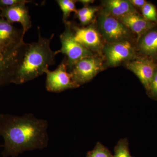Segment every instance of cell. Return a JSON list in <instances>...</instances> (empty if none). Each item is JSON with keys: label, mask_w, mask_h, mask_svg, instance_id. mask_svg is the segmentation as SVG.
Instances as JSON below:
<instances>
[{"label": "cell", "mask_w": 157, "mask_h": 157, "mask_svg": "<svg viewBox=\"0 0 157 157\" xmlns=\"http://www.w3.org/2000/svg\"><path fill=\"white\" fill-rule=\"evenodd\" d=\"M23 30L18 29L13 24L0 17V45L6 46L18 44L24 40Z\"/></svg>", "instance_id": "14"}, {"label": "cell", "mask_w": 157, "mask_h": 157, "mask_svg": "<svg viewBox=\"0 0 157 157\" xmlns=\"http://www.w3.org/2000/svg\"><path fill=\"white\" fill-rule=\"evenodd\" d=\"M103 50L107 65L110 67H116L136 58L135 48L129 41L108 44Z\"/></svg>", "instance_id": "7"}, {"label": "cell", "mask_w": 157, "mask_h": 157, "mask_svg": "<svg viewBox=\"0 0 157 157\" xmlns=\"http://www.w3.org/2000/svg\"><path fill=\"white\" fill-rule=\"evenodd\" d=\"M104 14L116 18H120L130 13L137 11L130 1L127 0H108L104 1Z\"/></svg>", "instance_id": "15"}, {"label": "cell", "mask_w": 157, "mask_h": 157, "mask_svg": "<svg viewBox=\"0 0 157 157\" xmlns=\"http://www.w3.org/2000/svg\"><path fill=\"white\" fill-rule=\"evenodd\" d=\"M100 33L108 44L129 41L132 32L117 18L102 13L99 19Z\"/></svg>", "instance_id": "4"}, {"label": "cell", "mask_w": 157, "mask_h": 157, "mask_svg": "<svg viewBox=\"0 0 157 157\" xmlns=\"http://www.w3.org/2000/svg\"><path fill=\"white\" fill-rule=\"evenodd\" d=\"M141 11L144 18L157 25V10L153 4L147 2Z\"/></svg>", "instance_id": "17"}, {"label": "cell", "mask_w": 157, "mask_h": 157, "mask_svg": "<svg viewBox=\"0 0 157 157\" xmlns=\"http://www.w3.org/2000/svg\"><path fill=\"white\" fill-rule=\"evenodd\" d=\"M39 40L29 44L24 56L12 81V83L20 85L35 79L45 73L50 66L55 63L57 53L51 49L50 42L54 34L49 39L43 38L40 28Z\"/></svg>", "instance_id": "2"}, {"label": "cell", "mask_w": 157, "mask_h": 157, "mask_svg": "<svg viewBox=\"0 0 157 157\" xmlns=\"http://www.w3.org/2000/svg\"><path fill=\"white\" fill-rule=\"evenodd\" d=\"M114 154L113 157H133L130 154L128 141L127 138L121 139L114 149Z\"/></svg>", "instance_id": "18"}, {"label": "cell", "mask_w": 157, "mask_h": 157, "mask_svg": "<svg viewBox=\"0 0 157 157\" xmlns=\"http://www.w3.org/2000/svg\"><path fill=\"white\" fill-rule=\"evenodd\" d=\"M102 68V59L94 55L76 62L70 70V73L73 81L80 86L92 80Z\"/></svg>", "instance_id": "5"}, {"label": "cell", "mask_w": 157, "mask_h": 157, "mask_svg": "<svg viewBox=\"0 0 157 157\" xmlns=\"http://www.w3.org/2000/svg\"><path fill=\"white\" fill-rule=\"evenodd\" d=\"M140 56L157 61V26L147 32L137 41Z\"/></svg>", "instance_id": "13"}, {"label": "cell", "mask_w": 157, "mask_h": 157, "mask_svg": "<svg viewBox=\"0 0 157 157\" xmlns=\"http://www.w3.org/2000/svg\"><path fill=\"white\" fill-rule=\"evenodd\" d=\"M129 1L135 9L137 8L140 10L147 2V1L145 0H129Z\"/></svg>", "instance_id": "23"}, {"label": "cell", "mask_w": 157, "mask_h": 157, "mask_svg": "<svg viewBox=\"0 0 157 157\" xmlns=\"http://www.w3.org/2000/svg\"><path fill=\"white\" fill-rule=\"evenodd\" d=\"M79 2L82 3L85 6H88L89 4L94 2V1H91V0H80L78 1Z\"/></svg>", "instance_id": "24"}, {"label": "cell", "mask_w": 157, "mask_h": 157, "mask_svg": "<svg viewBox=\"0 0 157 157\" xmlns=\"http://www.w3.org/2000/svg\"><path fill=\"white\" fill-rule=\"evenodd\" d=\"M109 150L98 142L93 150L88 152L87 157H113Z\"/></svg>", "instance_id": "19"}, {"label": "cell", "mask_w": 157, "mask_h": 157, "mask_svg": "<svg viewBox=\"0 0 157 157\" xmlns=\"http://www.w3.org/2000/svg\"><path fill=\"white\" fill-rule=\"evenodd\" d=\"M146 91L150 98L157 101V70Z\"/></svg>", "instance_id": "20"}, {"label": "cell", "mask_w": 157, "mask_h": 157, "mask_svg": "<svg viewBox=\"0 0 157 157\" xmlns=\"http://www.w3.org/2000/svg\"><path fill=\"white\" fill-rule=\"evenodd\" d=\"M65 30L60 36L61 48L56 51L57 54L61 53L67 56L65 59L67 70H70L73 65L79 60L94 55L92 52L78 43L74 39L70 23H65Z\"/></svg>", "instance_id": "3"}, {"label": "cell", "mask_w": 157, "mask_h": 157, "mask_svg": "<svg viewBox=\"0 0 157 157\" xmlns=\"http://www.w3.org/2000/svg\"><path fill=\"white\" fill-rule=\"evenodd\" d=\"M118 19L131 32L137 35V41L147 32L157 26V25L147 20L137 11L127 14Z\"/></svg>", "instance_id": "12"}, {"label": "cell", "mask_w": 157, "mask_h": 157, "mask_svg": "<svg viewBox=\"0 0 157 157\" xmlns=\"http://www.w3.org/2000/svg\"><path fill=\"white\" fill-rule=\"evenodd\" d=\"M25 5L19 4L0 9V17L5 18L12 24L14 22L20 23L22 26L23 31L25 33L32 26L29 9Z\"/></svg>", "instance_id": "11"}, {"label": "cell", "mask_w": 157, "mask_h": 157, "mask_svg": "<svg viewBox=\"0 0 157 157\" xmlns=\"http://www.w3.org/2000/svg\"><path fill=\"white\" fill-rule=\"evenodd\" d=\"M32 1L27 0H0V9L8 8L19 5L31 2Z\"/></svg>", "instance_id": "21"}, {"label": "cell", "mask_w": 157, "mask_h": 157, "mask_svg": "<svg viewBox=\"0 0 157 157\" xmlns=\"http://www.w3.org/2000/svg\"><path fill=\"white\" fill-rule=\"evenodd\" d=\"M126 65L127 68L135 73L147 91L157 70V63L151 59L139 56Z\"/></svg>", "instance_id": "9"}, {"label": "cell", "mask_w": 157, "mask_h": 157, "mask_svg": "<svg viewBox=\"0 0 157 157\" xmlns=\"http://www.w3.org/2000/svg\"><path fill=\"white\" fill-rule=\"evenodd\" d=\"M46 74L45 87L48 91L60 93L68 89L76 88L79 86L73 81L71 74L67 72L65 59L59 65L56 70L45 71Z\"/></svg>", "instance_id": "6"}, {"label": "cell", "mask_w": 157, "mask_h": 157, "mask_svg": "<svg viewBox=\"0 0 157 157\" xmlns=\"http://www.w3.org/2000/svg\"><path fill=\"white\" fill-rule=\"evenodd\" d=\"M95 13L96 12H92L89 14L78 16L77 17H78L82 25H87L92 21Z\"/></svg>", "instance_id": "22"}, {"label": "cell", "mask_w": 157, "mask_h": 157, "mask_svg": "<svg viewBox=\"0 0 157 157\" xmlns=\"http://www.w3.org/2000/svg\"><path fill=\"white\" fill-rule=\"evenodd\" d=\"M29 44L10 54L0 57V86L12 83Z\"/></svg>", "instance_id": "8"}, {"label": "cell", "mask_w": 157, "mask_h": 157, "mask_svg": "<svg viewBox=\"0 0 157 157\" xmlns=\"http://www.w3.org/2000/svg\"><path fill=\"white\" fill-rule=\"evenodd\" d=\"M70 23L74 39L91 52H98L103 48L101 34L94 27H79Z\"/></svg>", "instance_id": "10"}, {"label": "cell", "mask_w": 157, "mask_h": 157, "mask_svg": "<svg viewBox=\"0 0 157 157\" xmlns=\"http://www.w3.org/2000/svg\"><path fill=\"white\" fill-rule=\"evenodd\" d=\"M56 2L58 4L61 10L63 12V21L64 23L67 21L68 17L72 12L75 13L77 12L76 9V1L73 0H57Z\"/></svg>", "instance_id": "16"}, {"label": "cell", "mask_w": 157, "mask_h": 157, "mask_svg": "<svg viewBox=\"0 0 157 157\" xmlns=\"http://www.w3.org/2000/svg\"><path fill=\"white\" fill-rule=\"evenodd\" d=\"M48 122L35 117L32 113L22 116L0 114V136L5 141L4 153L15 155L28 150L47 146Z\"/></svg>", "instance_id": "1"}]
</instances>
